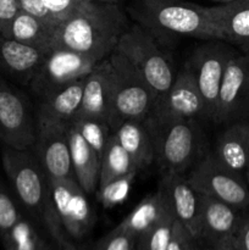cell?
<instances>
[{
	"instance_id": "ffe728a7",
	"label": "cell",
	"mask_w": 249,
	"mask_h": 250,
	"mask_svg": "<svg viewBox=\"0 0 249 250\" xmlns=\"http://www.w3.org/2000/svg\"><path fill=\"white\" fill-rule=\"evenodd\" d=\"M211 153L222 165L244 176L249 166V121L227 125Z\"/></svg>"
},
{
	"instance_id": "30bf717a",
	"label": "cell",
	"mask_w": 249,
	"mask_h": 250,
	"mask_svg": "<svg viewBox=\"0 0 249 250\" xmlns=\"http://www.w3.org/2000/svg\"><path fill=\"white\" fill-rule=\"evenodd\" d=\"M36 134V119L24 95L12 82L0 78V142L11 148L31 150Z\"/></svg>"
},
{
	"instance_id": "3957f363",
	"label": "cell",
	"mask_w": 249,
	"mask_h": 250,
	"mask_svg": "<svg viewBox=\"0 0 249 250\" xmlns=\"http://www.w3.org/2000/svg\"><path fill=\"white\" fill-rule=\"evenodd\" d=\"M128 11L139 26L156 39L186 37L203 41L217 39L205 6L185 0H133Z\"/></svg>"
},
{
	"instance_id": "e575fe53",
	"label": "cell",
	"mask_w": 249,
	"mask_h": 250,
	"mask_svg": "<svg viewBox=\"0 0 249 250\" xmlns=\"http://www.w3.org/2000/svg\"><path fill=\"white\" fill-rule=\"evenodd\" d=\"M44 2H45L49 11L51 12V15L60 23L68 16H71L81 6L83 0H44Z\"/></svg>"
},
{
	"instance_id": "8fae6325",
	"label": "cell",
	"mask_w": 249,
	"mask_h": 250,
	"mask_svg": "<svg viewBox=\"0 0 249 250\" xmlns=\"http://www.w3.org/2000/svg\"><path fill=\"white\" fill-rule=\"evenodd\" d=\"M50 198L62 229L71 239H82L94 224V215L75 177L48 178Z\"/></svg>"
},
{
	"instance_id": "f1b7e54d",
	"label": "cell",
	"mask_w": 249,
	"mask_h": 250,
	"mask_svg": "<svg viewBox=\"0 0 249 250\" xmlns=\"http://www.w3.org/2000/svg\"><path fill=\"white\" fill-rule=\"evenodd\" d=\"M71 124L78 129L81 136L102 158L107 139L111 136L110 133L111 128L109 124L104 120L93 119V117H75Z\"/></svg>"
},
{
	"instance_id": "484cf974",
	"label": "cell",
	"mask_w": 249,
	"mask_h": 250,
	"mask_svg": "<svg viewBox=\"0 0 249 250\" xmlns=\"http://www.w3.org/2000/svg\"><path fill=\"white\" fill-rule=\"evenodd\" d=\"M134 171L139 172L141 170L137 167L128 153L120 144L115 134L111 133V136L107 139L102 158H100L99 186L104 185L114 178L128 175Z\"/></svg>"
},
{
	"instance_id": "2e32d148",
	"label": "cell",
	"mask_w": 249,
	"mask_h": 250,
	"mask_svg": "<svg viewBox=\"0 0 249 250\" xmlns=\"http://www.w3.org/2000/svg\"><path fill=\"white\" fill-rule=\"evenodd\" d=\"M158 189L176 221L185 226L197 239L199 234L202 194L190 186L182 173L163 175Z\"/></svg>"
},
{
	"instance_id": "f546056e",
	"label": "cell",
	"mask_w": 249,
	"mask_h": 250,
	"mask_svg": "<svg viewBox=\"0 0 249 250\" xmlns=\"http://www.w3.org/2000/svg\"><path fill=\"white\" fill-rule=\"evenodd\" d=\"M138 175V171L128 173L122 177L114 178L104 185L99 186L97 189L98 199L102 203V205L106 209L116 207L122 204L128 197L129 189L132 187V183L134 182V178Z\"/></svg>"
},
{
	"instance_id": "7a4b0ae2",
	"label": "cell",
	"mask_w": 249,
	"mask_h": 250,
	"mask_svg": "<svg viewBox=\"0 0 249 250\" xmlns=\"http://www.w3.org/2000/svg\"><path fill=\"white\" fill-rule=\"evenodd\" d=\"M2 167L20 202L46 229L59 248L70 241L54 209L49 182L36 154L11 146H2Z\"/></svg>"
},
{
	"instance_id": "d590c367",
	"label": "cell",
	"mask_w": 249,
	"mask_h": 250,
	"mask_svg": "<svg viewBox=\"0 0 249 250\" xmlns=\"http://www.w3.org/2000/svg\"><path fill=\"white\" fill-rule=\"evenodd\" d=\"M20 11L17 0H0V34L6 32L14 17Z\"/></svg>"
},
{
	"instance_id": "83f0119b",
	"label": "cell",
	"mask_w": 249,
	"mask_h": 250,
	"mask_svg": "<svg viewBox=\"0 0 249 250\" xmlns=\"http://www.w3.org/2000/svg\"><path fill=\"white\" fill-rule=\"evenodd\" d=\"M175 217L170 210L137 238L136 250H166L172 236Z\"/></svg>"
},
{
	"instance_id": "d4e9b609",
	"label": "cell",
	"mask_w": 249,
	"mask_h": 250,
	"mask_svg": "<svg viewBox=\"0 0 249 250\" xmlns=\"http://www.w3.org/2000/svg\"><path fill=\"white\" fill-rule=\"evenodd\" d=\"M167 210V205L158 189L155 193L142 199L134 207V209L117 225V227L138 238L144 231L153 226Z\"/></svg>"
},
{
	"instance_id": "4fadbf2b",
	"label": "cell",
	"mask_w": 249,
	"mask_h": 250,
	"mask_svg": "<svg viewBox=\"0 0 249 250\" xmlns=\"http://www.w3.org/2000/svg\"><path fill=\"white\" fill-rule=\"evenodd\" d=\"M243 211L202 195L198 243L202 250H234Z\"/></svg>"
},
{
	"instance_id": "60d3db41",
	"label": "cell",
	"mask_w": 249,
	"mask_h": 250,
	"mask_svg": "<svg viewBox=\"0 0 249 250\" xmlns=\"http://www.w3.org/2000/svg\"><path fill=\"white\" fill-rule=\"evenodd\" d=\"M99 1H105V2H117L119 0H99Z\"/></svg>"
},
{
	"instance_id": "e0dca14e",
	"label": "cell",
	"mask_w": 249,
	"mask_h": 250,
	"mask_svg": "<svg viewBox=\"0 0 249 250\" xmlns=\"http://www.w3.org/2000/svg\"><path fill=\"white\" fill-rule=\"evenodd\" d=\"M217 39L249 51V0L205 6Z\"/></svg>"
},
{
	"instance_id": "f35d334b",
	"label": "cell",
	"mask_w": 249,
	"mask_h": 250,
	"mask_svg": "<svg viewBox=\"0 0 249 250\" xmlns=\"http://www.w3.org/2000/svg\"><path fill=\"white\" fill-rule=\"evenodd\" d=\"M210 1L220 2V4H227V2H232V1H236V0H210Z\"/></svg>"
},
{
	"instance_id": "6da1fadb",
	"label": "cell",
	"mask_w": 249,
	"mask_h": 250,
	"mask_svg": "<svg viewBox=\"0 0 249 250\" xmlns=\"http://www.w3.org/2000/svg\"><path fill=\"white\" fill-rule=\"evenodd\" d=\"M127 27L116 2L88 0L56 26L53 48L70 49L99 62L114 53Z\"/></svg>"
},
{
	"instance_id": "5b68a950",
	"label": "cell",
	"mask_w": 249,
	"mask_h": 250,
	"mask_svg": "<svg viewBox=\"0 0 249 250\" xmlns=\"http://www.w3.org/2000/svg\"><path fill=\"white\" fill-rule=\"evenodd\" d=\"M112 68L109 126L114 131L128 120H145L156 104V95L143 76L117 51L110 54Z\"/></svg>"
},
{
	"instance_id": "74e56055",
	"label": "cell",
	"mask_w": 249,
	"mask_h": 250,
	"mask_svg": "<svg viewBox=\"0 0 249 250\" xmlns=\"http://www.w3.org/2000/svg\"><path fill=\"white\" fill-rule=\"evenodd\" d=\"M60 249L61 250H83V249H81V248H77V247H76L75 244H73L71 241L66 242V243L63 244V246L61 247Z\"/></svg>"
},
{
	"instance_id": "4dcf8cb0",
	"label": "cell",
	"mask_w": 249,
	"mask_h": 250,
	"mask_svg": "<svg viewBox=\"0 0 249 250\" xmlns=\"http://www.w3.org/2000/svg\"><path fill=\"white\" fill-rule=\"evenodd\" d=\"M136 237L116 226L98 242L95 250H136Z\"/></svg>"
},
{
	"instance_id": "9a60e30c",
	"label": "cell",
	"mask_w": 249,
	"mask_h": 250,
	"mask_svg": "<svg viewBox=\"0 0 249 250\" xmlns=\"http://www.w3.org/2000/svg\"><path fill=\"white\" fill-rule=\"evenodd\" d=\"M149 116L164 120H197L205 117V103L194 77L186 66L176 75L171 87L156 102Z\"/></svg>"
},
{
	"instance_id": "b9f144b4",
	"label": "cell",
	"mask_w": 249,
	"mask_h": 250,
	"mask_svg": "<svg viewBox=\"0 0 249 250\" xmlns=\"http://www.w3.org/2000/svg\"><path fill=\"white\" fill-rule=\"evenodd\" d=\"M42 250H51L50 248H49V246H45V247H44V248L43 249H42Z\"/></svg>"
},
{
	"instance_id": "d6986e66",
	"label": "cell",
	"mask_w": 249,
	"mask_h": 250,
	"mask_svg": "<svg viewBox=\"0 0 249 250\" xmlns=\"http://www.w3.org/2000/svg\"><path fill=\"white\" fill-rule=\"evenodd\" d=\"M44 55L37 49L0 34V78L28 84Z\"/></svg>"
},
{
	"instance_id": "277c9868",
	"label": "cell",
	"mask_w": 249,
	"mask_h": 250,
	"mask_svg": "<svg viewBox=\"0 0 249 250\" xmlns=\"http://www.w3.org/2000/svg\"><path fill=\"white\" fill-rule=\"evenodd\" d=\"M154 149V164L161 175L185 173L200 155L203 134L195 120L145 119Z\"/></svg>"
},
{
	"instance_id": "8992f818",
	"label": "cell",
	"mask_w": 249,
	"mask_h": 250,
	"mask_svg": "<svg viewBox=\"0 0 249 250\" xmlns=\"http://www.w3.org/2000/svg\"><path fill=\"white\" fill-rule=\"evenodd\" d=\"M115 51L124 55L143 76L155 93L156 102L175 81L173 66L159 46L158 39L138 23L127 27Z\"/></svg>"
},
{
	"instance_id": "9c48e42d",
	"label": "cell",
	"mask_w": 249,
	"mask_h": 250,
	"mask_svg": "<svg viewBox=\"0 0 249 250\" xmlns=\"http://www.w3.org/2000/svg\"><path fill=\"white\" fill-rule=\"evenodd\" d=\"M97 63L94 59L77 51L53 48L44 55L28 85L42 99L63 85L84 78Z\"/></svg>"
},
{
	"instance_id": "ac0fdd59",
	"label": "cell",
	"mask_w": 249,
	"mask_h": 250,
	"mask_svg": "<svg viewBox=\"0 0 249 250\" xmlns=\"http://www.w3.org/2000/svg\"><path fill=\"white\" fill-rule=\"evenodd\" d=\"M112 68L109 58L99 61L87 75L81 107L75 117H93L109 124Z\"/></svg>"
},
{
	"instance_id": "52a82bcc",
	"label": "cell",
	"mask_w": 249,
	"mask_h": 250,
	"mask_svg": "<svg viewBox=\"0 0 249 250\" xmlns=\"http://www.w3.org/2000/svg\"><path fill=\"white\" fill-rule=\"evenodd\" d=\"M186 177L199 194L214 198L241 211L249 208V186L246 177L222 165L212 153L198 160Z\"/></svg>"
},
{
	"instance_id": "cb8c5ba5",
	"label": "cell",
	"mask_w": 249,
	"mask_h": 250,
	"mask_svg": "<svg viewBox=\"0 0 249 250\" xmlns=\"http://www.w3.org/2000/svg\"><path fill=\"white\" fill-rule=\"evenodd\" d=\"M55 28L20 10L2 36L46 54L53 48Z\"/></svg>"
},
{
	"instance_id": "7bdbcfd3",
	"label": "cell",
	"mask_w": 249,
	"mask_h": 250,
	"mask_svg": "<svg viewBox=\"0 0 249 250\" xmlns=\"http://www.w3.org/2000/svg\"><path fill=\"white\" fill-rule=\"evenodd\" d=\"M83 1H87V0H83Z\"/></svg>"
},
{
	"instance_id": "4316f807",
	"label": "cell",
	"mask_w": 249,
	"mask_h": 250,
	"mask_svg": "<svg viewBox=\"0 0 249 250\" xmlns=\"http://www.w3.org/2000/svg\"><path fill=\"white\" fill-rule=\"evenodd\" d=\"M1 241L4 250H42L48 246L34 225L23 216L1 237Z\"/></svg>"
},
{
	"instance_id": "603a6c76",
	"label": "cell",
	"mask_w": 249,
	"mask_h": 250,
	"mask_svg": "<svg viewBox=\"0 0 249 250\" xmlns=\"http://www.w3.org/2000/svg\"><path fill=\"white\" fill-rule=\"evenodd\" d=\"M139 170L154 164V149L145 120H128L112 131Z\"/></svg>"
},
{
	"instance_id": "ba28073f",
	"label": "cell",
	"mask_w": 249,
	"mask_h": 250,
	"mask_svg": "<svg viewBox=\"0 0 249 250\" xmlns=\"http://www.w3.org/2000/svg\"><path fill=\"white\" fill-rule=\"evenodd\" d=\"M237 54L229 43L211 39L193 50L185 63L194 77L205 103V117L214 120L222 78L229 60Z\"/></svg>"
},
{
	"instance_id": "836d02e7",
	"label": "cell",
	"mask_w": 249,
	"mask_h": 250,
	"mask_svg": "<svg viewBox=\"0 0 249 250\" xmlns=\"http://www.w3.org/2000/svg\"><path fill=\"white\" fill-rule=\"evenodd\" d=\"M17 2H19L20 10L24 11L26 14L54 27L59 24V21L49 11L44 0H17Z\"/></svg>"
},
{
	"instance_id": "5bb4252c",
	"label": "cell",
	"mask_w": 249,
	"mask_h": 250,
	"mask_svg": "<svg viewBox=\"0 0 249 250\" xmlns=\"http://www.w3.org/2000/svg\"><path fill=\"white\" fill-rule=\"evenodd\" d=\"M36 156L48 178L75 177L71 165L67 125L36 119Z\"/></svg>"
},
{
	"instance_id": "ab89813d",
	"label": "cell",
	"mask_w": 249,
	"mask_h": 250,
	"mask_svg": "<svg viewBox=\"0 0 249 250\" xmlns=\"http://www.w3.org/2000/svg\"><path fill=\"white\" fill-rule=\"evenodd\" d=\"M244 177H246L247 183H248V186H249V166H248V168H247L246 173H244Z\"/></svg>"
},
{
	"instance_id": "44dd1931",
	"label": "cell",
	"mask_w": 249,
	"mask_h": 250,
	"mask_svg": "<svg viewBox=\"0 0 249 250\" xmlns=\"http://www.w3.org/2000/svg\"><path fill=\"white\" fill-rule=\"evenodd\" d=\"M67 137L73 176L87 194H93L99 186L100 156L71 122L67 125Z\"/></svg>"
},
{
	"instance_id": "7402d4cb",
	"label": "cell",
	"mask_w": 249,
	"mask_h": 250,
	"mask_svg": "<svg viewBox=\"0 0 249 250\" xmlns=\"http://www.w3.org/2000/svg\"><path fill=\"white\" fill-rule=\"evenodd\" d=\"M85 77L63 85L42 98L36 119L70 124L81 107Z\"/></svg>"
},
{
	"instance_id": "7c38bea8",
	"label": "cell",
	"mask_w": 249,
	"mask_h": 250,
	"mask_svg": "<svg viewBox=\"0 0 249 250\" xmlns=\"http://www.w3.org/2000/svg\"><path fill=\"white\" fill-rule=\"evenodd\" d=\"M236 121H249V51L237 53L229 60L212 120L217 125Z\"/></svg>"
},
{
	"instance_id": "d6a6232c",
	"label": "cell",
	"mask_w": 249,
	"mask_h": 250,
	"mask_svg": "<svg viewBox=\"0 0 249 250\" xmlns=\"http://www.w3.org/2000/svg\"><path fill=\"white\" fill-rule=\"evenodd\" d=\"M166 250H202L195 237L178 221H175L172 236Z\"/></svg>"
},
{
	"instance_id": "1f68e13d",
	"label": "cell",
	"mask_w": 249,
	"mask_h": 250,
	"mask_svg": "<svg viewBox=\"0 0 249 250\" xmlns=\"http://www.w3.org/2000/svg\"><path fill=\"white\" fill-rule=\"evenodd\" d=\"M22 215L14 199L0 186V237L4 236L19 222Z\"/></svg>"
},
{
	"instance_id": "8d00e7d4",
	"label": "cell",
	"mask_w": 249,
	"mask_h": 250,
	"mask_svg": "<svg viewBox=\"0 0 249 250\" xmlns=\"http://www.w3.org/2000/svg\"><path fill=\"white\" fill-rule=\"evenodd\" d=\"M234 250H249V215L244 214Z\"/></svg>"
}]
</instances>
